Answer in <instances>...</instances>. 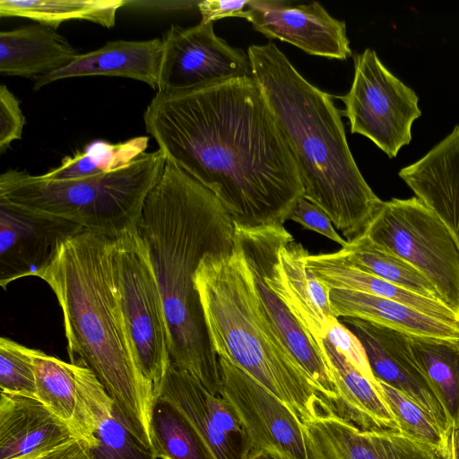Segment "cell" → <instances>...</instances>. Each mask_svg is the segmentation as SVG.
<instances>
[{
  "mask_svg": "<svg viewBox=\"0 0 459 459\" xmlns=\"http://www.w3.org/2000/svg\"><path fill=\"white\" fill-rule=\"evenodd\" d=\"M143 121L167 160L209 189L235 227L283 226L304 195L297 163L253 76L157 91Z\"/></svg>",
  "mask_w": 459,
  "mask_h": 459,
  "instance_id": "cell-1",
  "label": "cell"
},
{
  "mask_svg": "<svg viewBox=\"0 0 459 459\" xmlns=\"http://www.w3.org/2000/svg\"><path fill=\"white\" fill-rule=\"evenodd\" d=\"M136 230L163 300L171 364L220 394V360L211 343L195 275L206 255L233 250L230 216L209 189L167 160L145 200Z\"/></svg>",
  "mask_w": 459,
  "mask_h": 459,
  "instance_id": "cell-2",
  "label": "cell"
},
{
  "mask_svg": "<svg viewBox=\"0 0 459 459\" xmlns=\"http://www.w3.org/2000/svg\"><path fill=\"white\" fill-rule=\"evenodd\" d=\"M114 238L84 230L65 240L39 278L62 309L70 363L97 376L128 429L152 450L153 384L142 373L117 300Z\"/></svg>",
  "mask_w": 459,
  "mask_h": 459,
  "instance_id": "cell-3",
  "label": "cell"
},
{
  "mask_svg": "<svg viewBox=\"0 0 459 459\" xmlns=\"http://www.w3.org/2000/svg\"><path fill=\"white\" fill-rule=\"evenodd\" d=\"M247 56L297 163L303 197L324 210L347 241L361 234L383 201L357 166L333 96L307 81L273 43L251 45Z\"/></svg>",
  "mask_w": 459,
  "mask_h": 459,
  "instance_id": "cell-4",
  "label": "cell"
},
{
  "mask_svg": "<svg viewBox=\"0 0 459 459\" xmlns=\"http://www.w3.org/2000/svg\"><path fill=\"white\" fill-rule=\"evenodd\" d=\"M211 343L300 420L333 409L264 316L250 272L237 248L206 255L195 275Z\"/></svg>",
  "mask_w": 459,
  "mask_h": 459,
  "instance_id": "cell-5",
  "label": "cell"
},
{
  "mask_svg": "<svg viewBox=\"0 0 459 459\" xmlns=\"http://www.w3.org/2000/svg\"><path fill=\"white\" fill-rule=\"evenodd\" d=\"M166 161L158 149L143 152L121 169L70 180L9 169L0 176V200L117 238L136 230Z\"/></svg>",
  "mask_w": 459,
  "mask_h": 459,
  "instance_id": "cell-6",
  "label": "cell"
},
{
  "mask_svg": "<svg viewBox=\"0 0 459 459\" xmlns=\"http://www.w3.org/2000/svg\"><path fill=\"white\" fill-rule=\"evenodd\" d=\"M362 234L419 271L459 315V247L445 223L420 199L383 201Z\"/></svg>",
  "mask_w": 459,
  "mask_h": 459,
  "instance_id": "cell-7",
  "label": "cell"
},
{
  "mask_svg": "<svg viewBox=\"0 0 459 459\" xmlns=\"http://www.w3.org/2000/svg\"><path fill=\"white\" fill-rule=\"evenodd\" d=\"M114 290L138 366L154 387L170 358L163 300L147 249L137 230L114 238L111 255Z\"/></svg>",
  "mask_w": 459,
  "mask_h": 459,
  "instance_id": "cell-8",
  "label": "cell"
},
{
  "mask_svg": "<svg viewBox=\"0 0 459 459\" xmlns=\"http://www.w3.org/2000/svg\"><path fill=\"white\" fill-rule=\"evenodd\" d=\"M354 75L349 91L339 97L341 113L351 133L371 140L389 158L411 141V126L421 115L415 91L393 74L375 50L353 57Z\"/></svg>",
  "mask_w": 459,
  "mask_h": 459,
  "instance_id": "cell-9",
  "label": "cell"
},
{
  "mask_svg": "<svg viewBox=\"0 0 459 459\" xmlns=\"http://www.w3.org/2000/svg\"><path fill=\"white\" fill-rule=\"evenodd\" d=\"M219 360L220 395L236 412L251 454L264 451L282 459H314L300 418L243 370L222 358Z\"/></svg>",
  "mask_w": 459,
  "mask_h": 459,
  "instance_id": "cell-10",
  "label": "cell"
},
{
  "mask_svg": "<svg viewBox=\"0 0 459 459\" xmlns=\"http://www.w3.org/2000/svg\"><path fill=\"white\" fill-rule=\"evenodd\" d=\"M157 91H177L253 76L248 56L217 36L213 22L170 26L163 34Z\"/></svg>",
  "mask_w": 459,
  "mask_h": 459,
  "instance_id": "cell-11",
  "label": "cell"
},
{
  "mask_svg": "<svg viewBox=\"0 0 459 459\" xmlns=\"http://www.w3.org/2000/svg\"><path fill=\"white\" fill-rule=\"evenodd\" d=\"M85 230L66 220L0 200V285L39 277L61 244Z\"/></svg>",
  "mask_w": 459,
  "mask_h": 459,
  "instance_id": "cell-12",
  "label": "cell"
},
{
  "mask_svg": "<svg viewBox=\"0 0 459 459\" xmlns=\"http://www.w3.org/2000/svg\"><path fill=\"white\" fill-rule=\"evenodd\" d=\"M154 391L189 421L215 459H248L250 445L233 408L195 377L170 363Z\"/></svg>",
  "mask_w": 459,
  "mask_h": 459,
  "instance_id": "cell-13",
  "label": "cell"
},
{
  "mask_svg": "<svg viewBox=\"0 0 459 459\" xmlns=\"http://www.w3.org/2000/svg\"><path fill=\"white\" fill-rule=\"evenodd\" d=\"M240 17L266 38L288 42L309 55L338 60L351 56L345 22L318 2L249 0Z\"/></svg>",
  "mask_w": 459,
  "mask_h": 459,
  "instance_id": "cell-14",
  "label": "cell"
},
{
  "mask_svg": "<svg viewBox=\"0 0 459 459\" xmlns=\"http://www.w3.org/2000/svg\"><path fill=\"white\" fill-rule=\"evenodd\" d=\"M340 321L360 341L375 378L406 394L451 434L449 417L419 366L408 334L353 317H341Z\"/></svg>",
  "mask_w": 459,
  "mask_h": 459,
  "instance_id": "cell-15",
  "label": "cell"
},
{
  "mask_svg": "<svg viewBox=\"0 0 459 459\" xmlns=\"http://www.w3.org/2000/svg\"><path fill=\"white\" fill-rule=\"evenodd\" d=\"M302 423L314 459H443L399 430L362 429L333 409Z\"/></svg>",
  "mask_w": 459,
  "mask_h": 459,
  "instance_id": "cell-16",
  "label": "cell"
},
{
  "mask_svg": "<svg viewBox=\"0 0 459 459\" xmlns=\"http://www.w3.org/2000/svg\"><path fill=\"white\" fill-rule=\"evenodd\" d=\"M415 196L447 227L459 247V126L399 171Z\"/></svg>",
  "mask_w": 459,
  "mask_h": 459,
  "instance_id": "cell-17",
  "label": "cell"
},
{
  "mask_svg": "<svg viewBox=\"0 0 459 459\" xmlns=\"http://www.w3.org/2000/svg\"><path fill=\"white\" fill-rule=\"evenodd\" d=\"M75 438L37 398L1 393L0 459L48 455Z\"/></svg>",
  "mask_w": 459,
  "mask_h": 459,
  "instance_id": "cell-18",
  "label": "cell"
},
{
  "mask_svg": "<svg viewBox=\"0 0 459 459\" xmlns=\"http://www.w3.org/2000/svg\"><path fill=\"white\" fill-rule=\"evenodd\" d=\"M162 56L161 39L113 40L90 52L80 54L68 65L39 77L33 90L63 79L83 76H116L137 80L158 91Z\"/></svg>",
  "mask_w": 459,
  "mask_h": 459,
  "instance_id": "cell-19",
  "label": "cell"
},
{
  "mask_svg": "<svg viewBox=\"0 0 459 459\" xmlns=\"http://www.w3.org/2000/svg\"><path fill=\"white\" fill-rule=\"evenodd\" d=\"M80 55L56 30L34 23L0 32V74L32 80L59 70Z\"/></svg>",
  "mask_w": 459,
  "mask_h": 459,
  "instance_id": "cell-20",
  "label": "cell"
},
{
  "mask_svg": "<svg viewBox=\"0 0 459 459\" xmlns=\"http://www.w3.org/2000/svg\"><path fill=\"white\" fill-rule=\"evenodd\" d=\"M73 364V363H72ZM79 393L95 431L93 459H158L128 429L115 403L91 369L73 364Z\"/></svg>",
  "mask_w": 459,
  "mask_h": 459,
  "instance_id": "cell-21",
  "label": "cell"
},
{
  "mask_svg": "<svg viewBox=\"0 0 459 459\" xmlns=\"http://www.w3.org/2000/svg\"><path fill=\"white\" fill-rule=\"evenodd\" d=\"M306 264L309 272L330 290L368 293L406 305L427 316L459 325V315L439 300L411 292L349 264L339 252L311 255Z\"/></svg>",
  "mask_w": 459,
  "mask_h": 459,
  "instance_id": "cell-22",
  "label": "cell"
},
{
  "mask_svg": "<svg viewBox=\"0 0 459 459\" xmlns=\"http://www.w3.org/2000/svg\"><path fill=\"white\" fill-rule=\"evenodd\" d=\"M330 300L338 318L362 319L412 335L459 338V325L392 299L359 291L330 290Z\"/></svg>",
  "mask_w": 459,
  "mask_h": 459,
  "instance_id": "cell-23",
  "label": "cell"
},
{
  "mask_svg": "<svg viewBox=\"0 0 459 459\" xmlns=\"http://www.w3.org/2000/svg\"><path fill=\"white\" fill-rule=\"evenodd\" d=\"M37 399L61 420L77 439L96 445L95 431L81 398L72 363L31 349Z\"/></svg>",
  "mask_w": 459,
  "mask_h": 459,
  "instance_id": "cell-24",
  "label": "cell"
},
{
  "mask_svg": "<svg viewBox=\"0 0 459 459\" xmlns=\"http://www.w3.org/2000/svg\"><path fill=\"white\" fill-rule=\"evenodd\" d=\"M335 377L338 400L334 411L362 429L399 430V426L377 391L328 339L323 340Z\"/></svg>",
  "mask_w": 459,
  "mask_h": 459,
  "instance_id": "cell-25",
  "label": "cell"
},
{
  "mask_svg": "<svg viewBox=\"0 0 459 459\" xmlns=\"http://www.w3.org/2000/svg\"><path fill=\"white\" fill-rule=\"evenodd\" d=\"M411 351L441 401L451 422L459 430V338L408 334Z\"/></svg>",
  "mask_w": 459,
  "mask_h": 459,
  "instance_id": "cell-26",
  "label": "cell"
},
{
  "mask_svg": "<svg viewBox=\"0 0 459 459\" xmlns=\"http://www.w3.org/2000/svg\"><path fill=\"white\" fill-rule=\"evenodd\" d=\"M126 0H0V16L22 17L56 30L72 20L110 29Z\"/></svg>",
  "mask_w": 459,
  "mask_h": 459,
  "instance_id": "cell-27",
  "label": "cell"
},
{
  "mask_svg": "<svg viewBox=\"0 0 459 459\" xmlns=\"http://www.w3.org/2000/svg\"><path fill=\"white\" fill-rule=\"evenodd\" d=\"M149 137L137 136L120 143L96 140L65 156L42 176L51 180H70L108 174L131 164L146 152Z\"/></svg>",
  "mask_w": 459,
  "mask_h": 459,
  "instance_id": "cell-28",
  "label": "cell"
},
{
  "mask_svg": "<svg viewBox=\"0 0 459 459\" xmlns=\"http://www.w3.org/2000/svg\"><path fill=\"white\" fill-rule=\"evenodd\" d=\"M338 252L349 264L358 269L420 296L441 301L437 290L419 271L377 247L362 233L349 240Z\"/></svg>",
  "mask_w": 459,
  "mask_h": 459,
  "instance_id": "cell-29",
  "label": "cell"
},
{
  "mask_svg": "<svg viewBox=\"0 0 459 459\" xmlns=\"http://www.w3.org/2000/svg\"><path fill=\"white\" fill-rule=\"evenodd\" d=\"M152 442L158 459H215L189 421L157 396L152 414Z\"/></svg>",
  "mask_w": 459,
  "mask_h": 459,
  "instance_id": "cell-30",
  "label": "cell"
},
{
  "mask_svg": "<svg viewBox=\"0 0 459 459\" xmlns=\"http://www.w3.org/2000/svg\"><path fill=\"white\" fill-rule=\"evenodd\" d=\"M375 385L394 417L401 432L448 459L451 434L421 406L403 393L376 379Z\"/></svg>",
  "mask_w": 459,
  "mask_h": 459,
  "instance_id": "cell-31",
  "label": "cell"
},
{
  "mask_svg": "<svg viewBox=\"0 0 459 459\" xmlns=\"http://www.w3.org/2000/svg\"><path fill=\"white\" fill-rule=\"evenodd\" d=\"M1 393L37 398L31 348L7 337L0 339Z\"/></svg>",
  "mask_w": 459,
  "mask_h": 459,
  "instance_id": "cell-32",
  "label": "cell"
},
{
  "mask_svg": "<svg viewBox=\"0 0 459 459\" xmlns=\"http://www.w3.org/2000/svg\"><path fill=\"white\" fill-rule=\"evenodd\" d=\"M20 100L7 88L0 86V153H4L13 141L20 140L25 125V117Z\"/></svg>",
  "mask_w": 459,
  "mask_h": 459,
  "instance_id": "cell-33",
  "label": "cell"
},
{
  "mask_svg": "<svg viewBox=\"0 0 459 459\" xmlns=\"http://www.w3.org/2000/svg\"><path fill=\"white\" fill-rule=\"evenodd\" d=\"M326 339L365 377L372 382L376 381L360 341L349 328L341 323L340 319L331 325L327 332Z\"/></svg>",
  "mask_w": 459,
  "mask_h": 459,
  "instance_id": "cell-34",
  "label": "cell"
},
{
  "mask_svg": "<svg viewBox=\"0 0 459 459\" xmlns=\"http://www.w3.org/2000/svg\"><path fill=\"white\" fill-rule=\"evenodd\" d=\"M289 220L326 237L342 247L348 242L336 232L332 221L324 210L304 197L298 201Z\"/></svg>",
  "mask_w": 459,
  "mask_h": 459,
  "instance_id": "cell-35",
  "label": "cell"
},
{
  "mask_svg": "<svg viewBox=\"0 0 459 459\" xmlns=\"http://www.w3.org/2000/svg\"><path fill=\"white\" fill-rule=\"evenodd\" d=\"M249 0H204L199 1L197 9L200 22L208 23L225 17H240Z\"/></svg>",
  "mask_w": 459,
  "mask_h": 459,
  "instance_id": "cell-36",
  "label": "cell"
},
{
  "mask_svg": "<svg viewBox=\"0 0 459 459\" xmlns=\"http://www.w3.org/2000/svg\"><path fill=\"white\" fill-rule=\"evenodd\" d=\"M48 459H93L90 446L82 440L74 439L55 450Z\"/></svg>",
  "mask_w": 459,
  "mask_h": 459,
  "instance_id": "cell-37",
  "label": "cell"
},
{
  "mask_svg": "<svg viewBox=\"0 0 459 459\" xmlns=\"http://www.w3.org/2000/svg\"><path fill=\"white\" fill-rule=\"evenodd\" d=\"M448 459H459V430L452 431Z\"/></svg>",
  "mask_w": 459,
  "mask_h": 459,
  "instance_id": "cell-38",
  "label": "cell"
},
{
  "mask_svg": "<svg viewBox=\"0 0 459 459\" xmlns=\"http://www.w3.org/2000/svg\"><path fill=\"white\" fill-rule=\"evenodd\" d=\"M248 459H282L280 456L268 453V452H257L250 454Z\"/></svg>",
  "mask_w": 459,
  "mask_h": 459,
  "instance_id": "cell-39",
  "label": "cell"
},
{
  "mask_svg": "<svg viewBox=\"0 0 459 459\" xmlns=\"http://www.w3.org/2000/svg\"><path fill=\"white\" fill-rule=\"evenodd\" d=\"M50 455H48L22 456V457H16V458H12V459H48Z\"/></svg>",
  "mask_w": 459,
  "mask_h": 459,
  "instance_id": "cell-40",
  "label": "cell"
}]
</instances>
